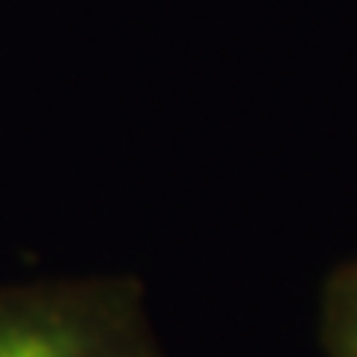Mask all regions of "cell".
<instances>
[{
    "label": "cell",
    "instance_id": "1",
    "mask_svg": "<svg viewBox=\"0 0 357 357\" xmlns=\"http://www.w3.org/2000/svg\"><path fill=\"white\" fill-rule=\"evenodd\" d=\"M0 357H158L128 280L0 286Z\"/></svg>",
    "mask_w": 357,
    "mask_h": 357
},
{
    "label": "cell",
    "instance_id": "2",
    "mask_svg": "<svg viewBox=\"0 0 357 357\" xmlns=\"http://www.w3.org/2000/svg\"><path fill=\"white\" fill-rule=\"evenodd\" d=\"M321 345L328 357H357V259L340 265L325 283Z\"/></svg>",
    "mask_w": 357,
    "mask_h": 357
}]
</instances>
